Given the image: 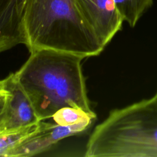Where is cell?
<instances>
[{
    "label": "cell",
    "mask_w": 157,
    "mask_h": 157,
    "mask_svg": "<svg viewBox=\"0 0 157 157\" xmlns=\"http://www.w3.org/2000/svg\"><path fill=\"white\" fill-rule=\"evenodd\" d=\"M30 53L13 74L40 121L52 118L64 107L95 114L87 96L81 65L82 57L46 49Z\"/></svg>",
    "instance_id": "1"
},
{
    "label": "cell",
    "mask_w": 157,
    "mask_h": 157,
    "mask_svg": "<svg viewBox=\"0 0 157 157\" xmlns=\"http://www.w3.org/2000/svg\"><path fill=\"white\" fill-rule=\"evenodd\" d=\"M22 27L29 52L46 49L85 58L99 55L105 47L76 0H25Z\"/></svg>",
    "instance_id": "2"
},
{
    "label": "cell",
    "mask_w": 157,
    "mask_h": 157,
    "mask_svg": "<svg viewBox=\"0 0 157 157\" xmlns=\"http://www.w3.org/2000/svg\"><path fill=\"white\" fill-rule=\"evenodd\" d=\"M86 157H157V98L112 110L88 140Z\"/></svg>",
    "instance_id": "3"
},
{
    "label": "cell",
    "mask_w": 157,
    "mask_h": 157,
    "mask_svg": "<svg viewBox=\"0 0 157 157\" xmlns=\"http://www.w3.org/2000/svg\"><path fill=\"white\" fill-rule=\"evenodd\" d=\"M93 122L86 121L71 126L40 121L36 130L24 140L10 150L6 157L31 156L50 148L60 140L88 129Z\"/></svg>",
    "instance_id": "4"
},
{
    "label": "cell",
    "mask_w": 157,
    "mask_h": 157,
    "mask_svg": "<svg viewBox=\"0 0 157 157\" xmlns=\"http://www.w3.org/2000/svg\"><path fill=\"white\" fill-rule=\"evenodd\" d=\"M84 18L105 47L124 21L113 0H76Z\"/></svg>",
    "instance_id": "5"
},
{
    "label": "cell",
    "mask_w": 157,
    "mask_h": 157,
    "mask_svg": "<svg viewBox=\"0 0 157 157\" xmlns=\"http://www.w3.org/2000/svg\"><path fill=\"white\" fill-rule=\"evenodd\" d=\"M6 88L10 95L2 125L3 131H15L39 123L40 120L31 102L13 73L6 78Z\"/></svg>",
    "instance_id": "6"
},
{
    "label": "cell",
    "mask_w": 157,
    "mask_h": 157,
    "mask_svg": "<svg viewBox=\"0 0 157 157\" xmlns=\"http://www.w3.org/2000/svg\"><path fill=\"white\" fill-rule=\"evenodd\" d=\"M25 0H0V53L26 44L22 27Z\"/></svg>",
    "instance_id": "7"
},
{
    "label": "cell",
    "mask_w": 157,
    "mask_h": 157,
    "mask_svg": "<svg viewBox=\"0 0 157 157\" xmlns=\"http://www.w3.org/2000/svg\"><path fill=\"white\" fill-rule=\"evenodd\" d=\"M116 7L129 25L133 28L139 18L153 4V0H113Z\"/></svg>",
    "instance_id": "8"
},
{
    "label": "cell",
    "mask_w": 157,
    "mask_h": 157,
    "mask_svg": "<svg viewBox=\"0 0 157 157\" xmlns=\"http://www.w3.org/2000/svg\"><path fill=\"white\" fill-rule=\"evenodd\" d=\"M52 118L58 124L71 126L86 121L93 122L96 115L88 113L80 109L64 107L56 112Z\"/></svg>",
    "instance_id": "9"
},
{
    "label": "cell",
    "mask_w": 157,
    "mask_h": 157,
    "mask_svg": "<svg viewBox=\"0 0 157 157\" xmlns=\"http://www.w3.org/2000/svg\"><path fill=\"white\" fill-rule=\"evenodd\" d=\"M39 123L31 124L15 131L1 132L0 156H5L6 154L10 150L13 148L15 146L24 140L27 137L34 132L37 128Z\"/></svg>",
    "instance_id": "10"
},
{
    "label": "cell",
    "mask_w": 157,
    "mask_h": 157,
    "mask_svg": "<svg viewBox=\"0 0 157 157\" xmlns=\"http://www.w3.org/2000/svg\"><path fill=\"white\" fill-rule=\"evenodd\" d=\"M9 94V91L6 88V78L0 80V99L6 96Z\"/></svg>",
    "instance_id": "11"
},
{
    "label": "cell",
    "mask_w": 157,
    "mask_h": 157,
    "mask_svg": "<svg viewBox=\"0 0 157 157\" xmlns=\"http://www.w3.org/2000/svg\"><path fill=\"white\" fill-rule=\"evenodd\" d=\"M155 96L157 98V92H156V93L155 94Z\"/></svg>",
    "instance_id": "12"
}]
</instances>
